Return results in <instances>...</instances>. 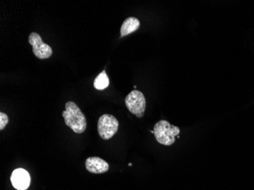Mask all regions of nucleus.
I'll list each match as a JSON object with an SVG mask.
<instances>
[{
	"instance_id": "nucleus-1",
	"label": "nucleus",
	"mask_w": 254,
	"mask_h": 190,
	"mask_svg": "<svg viewBox=\"0 0 254 190\" xmlns=\"http://www.w3.org/2000/svg\"><path fill=\"white\" fill-rule=\"evenodd\" d=\"M63 112L65 125L77 134L83 133L86 129L87 121L85 115L73 101H68Z\"/></svg>"
},
{
	"instance_id": "nucleus-2",
	"label": "nucleus",
	"mask_w": 254,
	"mask_h": 190,
	"mask_svg": "<svg viewBox=\"0 0 254 190\" xmlns=\"http://www.w3.org/2000/svg\"><path fill=\"white\" fill-rule=\"evenodd\" d=\"M181 130L176 126H173L166 121H161L157 123L154 127V135L158 143L161 145H169L175 143L176 136Z\"/></svg>"
},
{
	"instance_id": "nucleus-3",
	"label": "nucleus",
	"mask_w": 254,
	"mask_h": 190,
	"mask_svg": "<svg viewBox=\"0 0 254 190\" xmlns=\"http://www.w3.org/2000/svg\"><path fill=\"white\" fill-rule=\"evenodd\" d=\"M119 122L116 117L110 114H104L98 122V132L102 139L108 140L118 132Z\"/></svg>"
},
{
	"instance_id": "nucleus-4",
	"label": "nucleus",
	"mask_w": 254,
	"mask_h": 190,
	"mask_svg": "<svg viewBox=\"0 0 254 190\" xmlns=\"http://www.w3.org/2000/svg\"><path fill=\"white\" fill-rule=\"evenodd\" d=\"M126 106L131 114H135L138 118L143 117L146 108L145 96L141 91L134 90L125 98Z\"/></svg>"
},
{
	"instance_id": "nucleus-5",
	"label": "nucleus",
	"mask_w": 254,
	"mask_h": 190,
	"mask_svg": "<svg viewBox=\"0 0 254 190\" xmlns=\"http://www.w3.org/2000/svg\"><path fill=\"white\" fill-rule=\"evenodd\" d=\"M28 42L32 46L33 54L40 60H45L52 56L53 50L51 46L44 43L38 33H31L28 37Z\"/></svg>"
},
{
	"instance_id": "nucleus-6",
	"label": "nucleus",
	"mask_w": 254,
	"mask_h": 190,
	"mask_svg": "<svg viewBox=\"0 0 254 190\" xmlns=\"http://www.w3.org/2000/svg\"><path fill=\"white\" fill-rule=\"evenodd\" d=\"M12 186L18 190H25L29 187L31 177L29 173L22 168L15 170L11 176Z\"/></svg>"
},
{
	"instance_id": "nucleus-7",
	"label": "nucleus",
	"mask_w": 254,
	"mask_h": 190,
	"mask_svg": "<svg viewBox=\"0 0 254 190\" xmlns=\"http://www.w3.org/2000/svg\"><path fill=\"white\" fill-rule=\"evenodd\" d=\"M85 168L91 174H105L109 170V164L98 157H90L85 161Z\"/></svg>"
},
{
	"instance_id": "nucleus-8",
	"label": "nucleus",
	"mask_w": 254,
	"mask_h": 190,
	"mask_svg": "<svg viewBox=\"0 0 254 190\" xmlns=\"http://www.w3.org/2000/svg\"><path fill=\"white\" fill-rule=\"evenodd\" d=\"M139 26H140V21H138V18H134V17L127 18L121 26V38H124L127 35L132 34L134 31H137Z\"/></svg>"
},
{
	"instance_id": "nucleus-9",
	"label": "nucleus",
	"mask_w": 254,
	"mask_h": 190,
	"mask_svg": "<svg viewBox=\"0 0 254 190\" xmlns=\"http://www.w3.org/2000/svg\"><path fill=\"white\" fill-rule=\"evenodd\" d=\"M109 78H108L105 70L102 71L94 81V86L99 91H102V90H105V88H108L109 86Z\"/></svg>"
},
{
	"instance_id": "nucleus-10",
	"label": "nucleus",
	"mask_w": 254,
	"mask_h": 190,
	"mask_svg": "<svg viewBox=\"0 0 254 190\" xmlns=\"http://www.w3.org/2000/svg\"><path fill=\"white\" fill-rule=\"evenodd\" d=\"M8 123V117L7 114L0 113V130H3Z\"/></svg>"
}]
</instances>
